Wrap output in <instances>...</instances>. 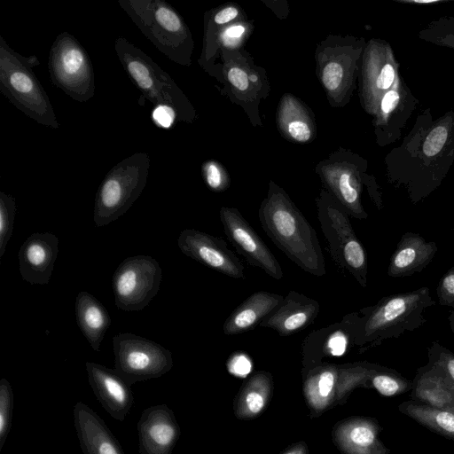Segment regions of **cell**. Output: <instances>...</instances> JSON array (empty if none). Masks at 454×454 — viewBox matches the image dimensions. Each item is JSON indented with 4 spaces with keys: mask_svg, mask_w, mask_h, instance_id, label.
Listing matches in <instances>:
<instances>
[{
    "mask_svg": "<svg viewBox=\"0 0 454 454\" xmlns=\"http://www.w3.org/2000/svg\"><path fill=\"white\" fill-rule=\"evenodd\" d=\"M245 32V27L241 25L232 26L227 28L223 33V37L227 43L236 41Z\"/></svg>",
    "mask_w": 454,
    "mask_h": 454,
    "instance_id": "obj_40",
    "label": "cell"
},
{
    "mask_svg": "<svg viewBox=\"0 0 454 454\" xmlns=\"http://www.w3.org/2000/svg\"><path fill=\"white\" fill-rule=\"evenodd\" d=\"M142 34L167 58L191 64L193 43L181 15L164 0H118Z\"/></svg>",
    "mask_w": 454,
    "mask_h": 454,
    "instance_id": "obj_6",
    "label": "cell"
},
{
    "mask_svg": "<svg viewBox=\"0 0 454 454\" xmlns=\"http://www.w3.org/2000/svg\"><path fill=\"white\" fill-rule=\"evenodd\" d=\"M137 433L139 454H172L180 430L173 411L157 404L143 411Z\"/></svg>",
    "mask_w": 454,
    "mask_h": 454,
    "instance_id": "obj_17",
    "label": "cell"
},
{
    "mask_svg": "<svg viewBox=\"0 0 454 454\" xmlns=\"http://www.w3.org/2000/svg\"><path fill=\"white\" fill-rule=\"evenodd\" d=\"M436 294L441 305L451 307L454 304V265L439 280Z\"/></svg>",
    "mask_w": 454,
    "mask_h": 454,
    "instance_id": "obj_31",
    "label": "cell"
},
{
    "mask_svg": "<svg viewBox=\"0 0 454 454\" xmlns=\"http://www.w3.org/2000/svg\"><path fill=\"white\" fill-rule=\"evenodd\" d=\"M177 246L186 256L219 273L236 279L246 278L241 261L219 237L195 229H184L177 238Z\"/></svg>",
    "mask_w": 454,
    "mask_h": 454,
    "instance_id": "obj_14",
    "label": "cell"
},
{
    "mask_svg": "<svg viewBox=\"0 0 454 454\" xmlns=\"http://www.w3.org/2000/svg\"><path fill=\"white\" fill-rule=\"evenodd\" d=\"M419 103L400 75L394 87L382 96L373 114L376 142L379 145L386 146L400 139Z\"/></svg>",
    "mask_w": 454,
    "mask_h": 454,
    "instance_id": "obj_15",
    "label": "cell"
},
{
    "mask_svg": "<svg viewBox=\"0 0 454 454\" xmlns=\"http://www.w3.org/2000/svg\"><path fill=\"white\" fill-rule=\"evenodd\" d=\"M428 362L440 367L454 383V353L434 340L427 349Z\"/></svg>",
    "mask_w": 454,
    "mask_h": 454,
    "instance_id": "obj_30",
    "label": "cell"
},
{
    "mask_svg": "<svg viewBox=\"0 0 454 454\" xmlns=\"http://www.w3.org/2000/svg\"><path fill=\"white\" fill-rule=\"evenodd\" d=\"M220 220L227 239L250 265L260 268L276 280L283 278L276 256L237 208L223 207Z\"/></svg>",
    "mask_w": 454,
    "mask_h": 454,
    "instance_id": "obj_12",
    "label": "cell"
},
{
    "mask_svg": "<svg viewBox=\"0 0 454 454\" xmlns=\"http://www.w3.org/2000/svg\"><path fill=\"white\" fill-rule=\"evenodd\" d=\"M73 416L83 454H124L106 424L87 404L77 402L73 409Z\"/></svg>",
    "mask_w": 454,
    "mask_h": 454,
    "instance_id": "obj_20",
    "label": "cell"
},
{
    "mask_svg": "<svg viewBox=\"0 0 454 454\" xmlns=\"http://www.w3.org/2000/svg\"><path fill=\"white\" fill-rule=\"evenodd\" d=\"M284 300L281 294L258 291L250 294L226 318L223 331L225 335L248 332L274 311Z\"/></svg>",
    "mask_w": 454,
    "mask_h": 454,
    "instance_id": "obj_23",
    "label": "cell"
},
{
    "mask_svg": "<svg viewBox=\"0 0 454 454\" xmlns=\"http://www.w3.org/2000/svg\"><path fill=\"white\" fill-rule=\"evenodd\" d=\"M59 254V239L51 232H35L22 243L19 268L23 280L31 285L50 282Z\"/></svg>",
    "mask_w": 454,
    "mask_h": 454,
    "instance_id": "obj_18",
    "label": "cell"
},
{
    "mask_svg": "<svg viewBox=\"0 0 454 454\" xmlns=\"http://www.w3.org/2000/svg\"><path fill=\"white\" fill-rule=\"evenodd\" d=\"M411 391V400L418 403L444 410L454 405V383L430 363L418 368Z\"/></svg>",
    "mask_w": 454,
    "mask_h": 454,
    "instance_id": "obj_22",
    "label": "cell"
},
{
    "mask_svg": "<svg viewBox=\"0 0 454 454\" xmlns=\"http://www.w3.org/2000/svg\"><path fill=\"white\" fill-rule=\"evenodd\" d=\"M454 164V110L434 119L431 107L422 110L402 143L385 158L386 175L402 188L412 204L440 187Z\"/></svg>",
    "mask_w": 454,
    "mask_h": 454,
    "instance_id": "obj_1",
    "label": "cell"
},
{
    "mask_svg": "<svg viewBox=\"0 0 454 454\" xmlns=\"http://www.w3.org/2000/svg\"><path fill=\"white\" fill-rule=\"evenodd\" d=\"M394 1L396 3H401V4L430 5V4H437L446 3V2L452 1V0H394Z\"/></svg>",
    "mask_w": 454,
    "mask_h": 454,
    "instance_id": "obj_41",
    "label": "cell"
},
{
    "mask_svg": "<svg viewBox=\"0 0 454 454\" xmlns=\"http://www.w3.org/2000/svg\"><path fill=\"white\" fill-rule=\"evenodd\" d=\"M336 373L333 368H325L315 379L317 382L318 393L323 397L328 396L334 386Z\"/></svg>",
    "mask_w": 454,
    "mask_h": 454,
    "instance_id": "obj_34",
    "label": "cell"
},
{
    "mask_svg": "<svg viewBox=\"0 0 454 454\" xmlns=\"http://www.w3.org/2000/svg\"><path fill=\"white\" fill-rule=\"evenodd\" d=\"M371 385L380 395L391 397L411 390L412 381L397 371L382 366L371 379Z\"/></svg>",
    "mask_w": 454,
    "mask_h": 454,
    "instance_id": "obj_27",
    "label": "cell"
},
{
    "mask_svg": "<svg viewBox=\"0 0 454 454\" xmlns=\"http://www.w3.org/2000/svg\"><path fill=\"white\" fill-rule=\"evenodd\" d=\"M13 391L6 379L0 380V451L10 433L13 411Z\"/></svg>",
    "mask_w": 454,
    "mask_h": 454,
    "instance_id": "obj_29",
    "label": "cell"
},
{
    "mask_svg": "<svg viewBox=\"0 0 454 454\" xmlns=\"http://www.w3.org/2000/svg\"><path fill=\"white\" fill-rule=\"evenodd\" d=\"M15 215V198L9 193L0 192V258L4 255L12 238Z\"/></svg>",
    "mask_w": 454,
    "mask_h": 454,
    "instance_id": "obj_28",
    "label": "cell"
},
{
    "mask_svg": "<svg viewBox=\"0 0 454 454\" xmlns=\"http://www.w3.org/2000/svg\"><path fill=\"white\" fill-rule=\"evenodd\" d=\"M343 67L336 62L328 63L322 71V82L329 91H334L343 80Z\"/></svg>",
    "mask_w": 454,
    "mask_h": 454,
    "instance_id": "obj_32",
    "label": "cell"
},
{
    "mask_svg": "<svg viewBox=\"0 0 454 454\" xmlns=\"http://www.w3.org/2000/svg\"><path fill=\"white\" fill-rule=\"evenodd\" d=\"M251 368L252 364L244 354L236 355L231 358L229 364L230 372L239 377L247 376L251 372Z\"/></svg>",
    "mask_w": 454,
    "mask_h": 454,
    "instance_id": "obj_36",
    "label": "cell"
},
{
    "mask_svg": "<svg viewBox=\"0 0 454 454\" xmlns=\"http://www.w3.org/2000/svg\"><path fill=\"white\" fill-rule=\"evenodd\" d=\"M161 279L162 270L152 256L126 258L113 275L115 306L124 311L142 310L157 294Z\"/></svg>",
    "mask_w": 454,
    "mask_h": 454,
    "instance_id": "obj_11",
    "label": "cell"
},
{
    "mask_svg": "<svg viewBox=\"0 0 454 454\" xmlns=\"http://www.w3.org/2000/svg\"><path fill=\"white\" fill-rule=\"evenodd\" d=\"M151 160L146 153H135L114 165L105 176L95 197L93 221L97 227L123 215L146 185Z\"/></svg>",
    "mask_w": 454,
    "mask_h": 454,
    "instance_id": "obj_7",
    "label": "cell"
},
{
    "mask_svg": "<svg viewBox=\"0 0 454 454\" xmlns=\"http://www.w3.org/2000/svg\"><path fill=\"white\" fill-rule=\"evenodd\" d=\"M319 310L320 306L317 301L291 290L278 307L259 325L276 331L281 337H286L311 325Z\"/></svg>",
    "mask_w": 454,
    "mask_h": 454,
    "instance_id": "obj_19",
    "label": "cell"
},
{
    "mask_svg": "<svg viewBox=\"0 0 454 454\" xmlns=\"http://www.w3.org/2000/svg\"><path fill=\"white\" fill-rule=\"evenodd\" d=\"M52 84L75 101L86 102L95 93V75L88 52L71 34L62 32L53 41L48 58Z\"/></svg>",
    "mask_w": 454,
    "mask_h": 454,
    "instance_id": "obj_9",
    "label": "cell"
},
{
    "mask_svg": "<svg viewBox=\"0 0 454 454\" xmlns=\"http://www.w3.org/2000/svg\"><path fill=\"white\" fill-rule=\"evenodd\" d=\"M290 137L298 142H306L309 139L311 132L309 124L301 119L292 120L287 124Z\"/></svg>",
    "mask_w": 454,
    "mask_h": 454,
    "instance_id": "obj_35",
    "label": "cell"
},
{
    "mask_svg": "<svg viewBox=\"0 0 454 454\" xmlns=\"http://www.w3.org/2000/svg\"><path fill=\"white\" fill-rule=\"evenodd\" d=\"M204 176L207 185L214 191H220L225 187L223 175L214 162H208L204 167Z\"/></svg>",
    "mask_w": 454,
    "mask_h": 454,
    "instance_id": "obj_33",
    "label": "cell"
},
{
    "mask_svg": "<svg viewBox=\"0 0 454 454\" xmlns=\"http://www.w3.org/2000/svg\"><path fill=\"white\" fill-rule=\"evenodd\" d=\"M90 386L106 411L123 421L134 404V395L128 381L114 369L93 362H86Z\"/></svg>",
    "mask_w": 454,
    "mask_h": 454,
    "instance_id": "obj_16",
    "label": "cell"
},
{
    "mask_svg": "<svg viewBox=\"0 0 454 454\" xmlns=\"http://www.w3.org/2000/svg\"><path fill=\"white\" fill-rule=\"evenodd\" d=\"M258 215L264 232L293 262L316 277L326 273L315 229L280 188L271 184Z\"/></svg>",
    "mask_w": 454,
    "mask_h": 454,
    "instance_id": "obj_2",
    "label": "cell"
},
{
    "mask_svg": "<svg viewBox=\"0 0 454 454\" xmlns=\"http://www.w3.org/2000/svg\"><path fill=\"white\" fill-rule=\"evenodd\" d=\"M398 411L429 430L454 440V412L413 400L401 403Z\"/></svg>",
    "mask_w": 454,
    "mask_h": 454,
    "instance_id": "obj_25",
    "label": "cell"
},
{
    "mask_svg": "<svg viewBox=\"0 0 454 454\" xmlns=\"http://www.w3.org/2000/svg\"><path fill=\"white\" fill-rule=\"evenodd\" d=\"M447 410H449V411H450L454 412V405L450 406V408H448Z\"/></svg>",
    "mask_w": 454,
    "mask_h": 454,
    "instance_id": "obj_43",
    "label": "cell"
},
{
    "mask_svg": "<svg viewBox=\"0 0 454 454\" xmlns=\"http://www.w3.org/2000/svg\"><path fill=\"white\" fill-rule=\"evenodd\" d=\"M400 64L389 43L372 39L364 51L363 62V100L373 114L382 96L399 79Z\"/></svg>",
    "mask_w": 454,
    "mask_h": 454,
    "instance_id": "obj_13",
    "label": "cell"
},
{
    "mask_svg": "<svg viewBox=\"0 0 454 454\" xmlns=\"http://www.w3.org/2000/svg\"><path fill=\"white\" fill-rule=\"evenodd\" d=\"M317 219L333 261L348 271L362 286H367L366 251L355 233L349 215L330 194L322 192L317 200Z\"/></svg>",
    "mask_w": 454,
    "mask_h": 454,
    "instance_id": "obj_8",
    "label": "cell"
},
{
    "mask_svg": "<svg viewBox=\"0 0 454 454\" xmlns=\"http://www.w3.org/2000/svg\"><path fill=\"white\" fill-rule=\"evenodd\" d=\"M239 14V11L236 7L228 6L219 11L214 17L215 23L218 25L225 24L234 20Z\"/></svg>",
    "mask_w": 454,
    "mask_h": 454,
    "instance_id": "obj_39",
    "label": "cell"
},
{
    "mask_svg": "<svg viewBox=\"0 0 454 454\" xmlns=\"http://www.w3.org/2000/svg\"><path fill=\"white\" fill-rule=\"evenodd\" d=\"M451 308H452V309L448 317V321H449L451 332L454 333V304L451 306Z\"/></svg>",
    "mask_w": 454,
    "mask_h": 454,
    "instance_id": "obj_42",
    "label": "cell"
},
{
    "mask_svg": "<svg viewBox=\"0 0 454 454\" xmlns=\"http://www.w3.org/2000/svg\"><path fill=\"white\" fill-rule=\"evenodd\" d=\"M438 248L419 233L405 232L390 257L387 275L403 278L421 272L434 260Z\"/></svg>",
    "mask_w": 454,
    "mask_h": 454,
    "instance_id": "obj_21",
    "label": "cell"
},
{
    "mask_svg": "<svg viewBox=\"0 0 454 454\" xmlns=\"http://www.w3.org/2000/svg\"><path fill=\"white\" fill-rule=\"evenodd\" d=\"M246 403L251 412L258 413L264 406V399L258 392L251 391L247 395Z\"/></svg>",
    "mask_w": 454,
    "mask_h": 454,
    "instance_id": "obj_38",
    "label": "cell"
},
{
    "mask_svg": "<svg viewBox=\"0 0 454 454\" xmlns=\"http://www.w3.org/2000/svg\"><path fill=\"white\" fill-rule=\"evenodd\" d=\"M434 304L427 286L383 297L358 311L355 345L364 352L419 328L426 323L424 312Z\"/></svg>",
    "mask_w": 454,
    "mask_h": 454,
    "instance_id": "obj_3",
    "label": "cell"
},
{
    "mask_svg": "<svg viewBox=\"0 0 454 454\" xmlns=\"http://www.w3.org/2000/svg\"><path fill=\"white\" fill-rule=\"evenodd\" d=\"M75 317L77 325L91 348L100 351L101 342L111 325V317L106 307L86 291L75 297Z\"/></svg>",
    "mask_w": 454,
    "mask_h": 454,
    "instance_id": "obj_24",
    "label": "cell"
},
{
    "mask_svg": "<svg viewBox=\"0 0 454 454\" xmlns=\"http://www.w3.org/2000/svg\"><path fill=\"white\" fill-rule=\"evenodd\" d=\"M117 58L143 98L169 110L176 121H192L194 110L177 84L145 51L124 37L114 41Z\"/></svg>",
    "mask_w": 454,
    "mask_h": 454,
    "instance_id": "obj_4",
    "label": "cell"
},
{
    "mask_svg": "<svg viewBox=\"0 0 454 454\" xmlns=\"http://www.w3.org/2000/svg\"><path fill=\"white\" fill-rule=\"evenodd\" d=\"M40 64L35 55H20L0 36V91L20 111L41 125L58 129L50 98L33 68Z\"/></svg>",
    "mask_w": 454,
    "mask_h": 454,
    "instance_id": "obj_5",
    "label": "cell"
},
{
    "mask_svg": "<svg viewBox=\"0 0 454 454\" xmlns=\"http://www.w3.org/2000/svg\"><path fill=\"white\" fill-rule=\"evenodd\" d=\"M453 214H454V211H453Z\"/></svg>",
    "mask_w": 454,
    "mask_h": 454,
    "instance_id": "obj_44",
    "label": "cell"
},
{
    "mask_svg": "<svg viewBox=\"0 0 454 454\" xmlns=\"http://www.w3.org/2000/svg\"><path fill=\"white\" fill-rule=\"evenodd\" d=\"M418 38L437 46L454 50V15L431 20L418 33Z\"/></svg>",
    "mask_w": 454,
    "mask_h": 454,
    "instance_id": "obj_26",
    "label": "cell"
},
{
    "mask_svg": "<svg viewBox=\"0 0 454 454\" xmlns=\"http://www.w3.org/2000/svg\"><path fill=\"white\" fill-rule=\"evenodd\" d=\"M114 370L129 385L160 378L173 366L172 354L160 344L129 333L113 338Z\"/></svg>",
    "mask_w": 454,
    "mask_h": 454,
    "instance_id": "obj_10",
    "label": "cell"
},
{
    "mask_svg": "<svg viewBox=\"0 0 454 454\" xmlns=\"http://www.w3.org/2000/svg\"><path fill=\"white\" fill-rule=\"evenodd\" d=\"M228 79L239 90H246L248 87V76L243 70L232 67L228 72Z\"/></svg>",
    "mask_w": 454,
    "mask_h": 454,
    "instance_id": "obj_37",
    "label": "cell"
}]
</instances>
